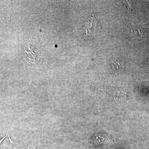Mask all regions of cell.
<instances>
[{
    "mask_svg": "<svg viewBox=\"0 0 149 149\" xmlns=\"http://www.w3.org/2000/svg\"><path fill=\"white\" fill-rule=\"evenodd\" d=\"M125 66L120 61H116L111 65L110 74L113 76L121 74L125 70Z\"/></svg>",
    "mask_w": 149,
    "mask_h": 149,
    "instance_id": "obj_1",
    "label": "cell"
}]
</instances>
